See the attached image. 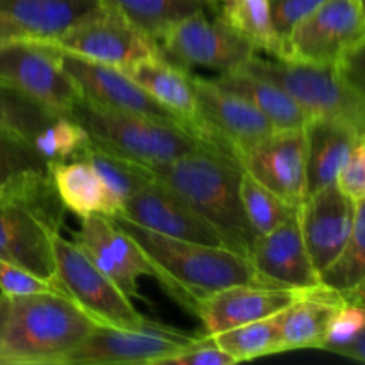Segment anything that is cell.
Segmentation results:
<instances>
[{"mask_svg":"<svg viewBox=\"0 0 365 365\" xmlns=\"http://www.w3.org/2000/svg\"><path fill=\"white\" fill-rule=\"evenodd\" d=\"M269 2L274 29L284 43V39L294 31L296 25L302 24L327 0H269Z\"/></svg>","mask_w":365,"mask_h":365,"instance_id":"cell-37","label":"cell"},{"mask_svg":"<svg viewBox=\"0 0 365 365\" xmlns=\"http://www.w3.org/2000/svg\"><path fill=\"white\" fill-rule=\"evenodd\" d=\"M202 337L152 323L139 330L95 324L91 334L70 356L66 365L168 364Z\"/></svg>","mask_w":365,"mask_h":365,"instance_id":"cell-10","label":"cell"},{"mask_svg":"<svg viewBox=\"0 0 365 365\" xmlns=\"http://www.w3.org/2000/svg\"><path fill=\"white\" fill-rule=\"evenodd\" d=\"M102 7V0H0V13L43 41L59 38Z\"/></svg>","mask_w":365,"mask_h":365,"instance_id":"cell-26","label":"cell"},{"mask_svg":"<svg viewBox=\"0 0 365 365\" xmlns=\"http://www.w3.org/2000/svg\"><path fill=\"white\" fill-rule=\"evenodd\" d=\"M365 280V196L355 200L353 228L337 259L319 273L321 284L349 294Z\"/></svg>","mask_w":365,"mask_h":365,"instance_id":"cell-31","label":"cell"},{"mask_svg":"<svg viewBox=\"0 0 365 365\" xmlns=\"http://www.w3.org/2000/svg\"><path fill=\"white\" fill-rule=\"evenodd\" d=\"M248 259L277 287L309 289L321 284L303 241L298 210L271 232L257 235Z\"/></svg>","mask_w":365,"mask_h":365,"instance_id":"cell-20","label":"cell"},{"mask_svg":"<svg viewBox=\"0 0 365 365\" xmlns=\"http://www.w3.org/2000/svg\"><path fill=\"white\" fill-rule=\"evenodd\" d=\"M337 66L341 73L365 96V39L353 46Z\"/></svg>","mask_w":365,"mask_h":365,"instance_id":"cell-40","label":"cell"},{"mask_svg":"<svg viewBox=\"0 0 365 365\" xmlns=\"http://www.w3.org/2000/svg\"><path fill=\"white\" fill-rule=\"evenodd\" d=\"M214 81L253 103L278 130L305 128L312 120L310 114L285 89L245 68L225 71L214 77Z\"/></svg>","mask_w":365,"mask_h":365,"instance_id":"cell-27","label":"cell"},{"mask_svg":"<svg viewBox=\"0 0 365 365\" xmlns=\"http://www.w3.org/2000/svg\"><path fill=\"white\" fill-rule=\"evenodd\" d=\"M298 216L310 260L317 273H323L351 234L355 200L342 192L335 182L307 196L298 207Z\"/></svg>","mask_w":365,"mask_h":365,"instance_id":"cell-19","label":"cell"},{"mask_svg":"<svg viewBox=\"0 0 365 365\" xmlns=\"http://www.w3.org/2000/svg\"><path fill=\"white\" fill-rule=\"evenodd\" d=\"M53 280L57 287L73 299L96 324L139 330L150 323L134 309L130 298L125 296L73 241H66L61 234L53 235Z\"/></svg>","mask_w":365,"mask_h":365,"instance_id":"cell-6","label":"cell"},{"mask_svg":"<svg viewBox=\"0 0 365 365\" xmlns=\"http://www.w3.org/2000/svg\"><path fill=\"white\" fill-rule=\"evenodd\" d=\"M61 63L82 98L109 109L128 110L180 123L121 68L86 59L64 50H61Z\"/></svg>","mask_w":365,"mask_h":365,"instance_id":"cell-17","label":"cell"},{"mask_svg":"<svg viewBox=\"0 0 365 365\" xmlns=\"http://www.w3.org/2000/svg\"><path fill=\"white\" fill-rule=\"evenodd\" d=\"M344 298H346V302H351V303H356V305L365 307V280L359 285V287L353 289L349 294H346Z\"/></svg>","mask_w":365,"mask_h":365,"instance_id":"cell-44","label":"cell"},{"mask_svg":"<svg viewBox=\"0 0 365 365\" xmlns=\"http://www.w3.org/2000/svg\"><path fill=\"white\" fill-rule=\"evenodd\" d=\"M88 145V132L70 116L57 118L32 143L36 152L48 163L77 159Z\"/></svg>","mask_w":365,"mask_h":365,"instance_id":"cell-34","label":"cell"},{"mask_svg":"<svg viewBox=\"0 0 365 365\" xmlns=\"http://www.w3.org/2000/svg\"><path fill=\"white\" fill-rule=\"evenodd\" d=\"M48 43L64 52L121 70L148 57L160 56L155 39L106 6Z\"/></svg>","mask_w":365,"mask_h":365,"instance_id":"cell-11","label":"cell"},{"mask_svg":"<svg viewBox=\"0 0 365 365\" xmlns=\"http://www.w3.org/2000/svg\"><path fill=\"white\" fill-rule=\"evenodd\" d=\"M70 118L88 132L93 145L143 168L166 164L207 145L180 123L109 109L82 96L71 106Z\"/></svg>","mask_w":365,"mask_h":365,"instance_id":"cell-4","label":"cell"},{"mask_svg":"<svg viewBox=\"0 0 365 365\" xmlns=\"http://www.w3.org/2000/svg\"><path fill=\"white\" fill-rule=\"evenodd\" d=\"M205 2H207V4H209V6H210V7H216V6H217V4H220V2H221V0H205Z\"/></svg>","mask_w":365,"mask_h":365,"instance_id":"cell-45","label":"cell"},{"mask_svg":"<svg viewBox=\"0 0 365 365\" xmlns=\"http://www.w3.org/2000/svg\"><path fill=\"white\" fill-rule=\"evenodd\" d=\"M95 324L63 291L11 298L0 365H66Z\"/></svg>","mask_w":365,"mask_h":365,"instance_id":"cell-3","label":"cell"},{"mask_svg":"<svg viewBox=\"0 0 365 365\" xmlns=\"http://www.w3.org/2000/svg\"><path fill=\"white\" fill-rule=\"evenodd\" d=\"M125 71L155 102H159L164 109L170 110L196 138H200L214 148L221 150L214 143L212 135H210L209 128H207L205 121L202 120V114L198 110L191 71L171 63L163 56H153L139 61V63L128 66Z\"/></svg>","mask_w":365,"mask_h":365,"instance_id":"cell-22","label":"cell"},{"mask_svg":"<svg viewBox=\"0 0 365 365\" xmlns=\"http://www.w3.org/2000/svg\"><path fill=\"white\" fill-rule=\"evenodd\" d=\"M0 198L20 200L63 227L64 209L50 177V163L25 139L0 128Z\"/></svg>","mask_w":365,"mask_h":365,"instance_id":"cell-16","label":"cell"},{"mask_svg":"<svg viewBox=\"0 0 365 365\" xmlns=\"http://www.w3.org/2000/svg\"><path fill=\"white\" fill-rule=\"evenodd\" d=\"M299 289L232 285L221 289L196 305L195 316L205 327L207 335L266 319L287 309Z\"/></svg>","mask_w":365,"mask_h":365,"instance_id":"cell-21","label":"cell"},{"mask_svg":"<svg viewBox=\"0 0 365 365\" xmlns=\"http://www.w3.org/2000/svg\"><path fill=\"white\" fill-rule=\"evenodd\" d=\"M21 38H32V36L25 29H21L16 21L11 20L7 14L0 13V43L13 41V39Z\"/></svg>","mask_w":365,"mask_h":365,"instance_id":"cell-42","label":"cell"},{"mask_svg":"<svg viewBox=\"0 0 365 365\" xmlns=\"http://www.w3.org/2000/svg\"><path fill=\"white\" fill-rule=\"evenodd\" d=\"M235 160L257 182L299 207L309 196L305 128H282L235 153Z\"/></svg>","mask_w":365,"mask_h":365,"instance_id":"cell-12","label":"cell"},{"mask_svg":"<svg viewBox=\"0 0 365 365\" xmlns=\"http://www.w3.org/2000/svg\"><path fill=\"white\" fill-rule=\"evenodd\" d=\"M216 16L255 50L280 56L282 39L273 24L269 0H221Z\"/></svg>","mask_w":365,"mask_h":365,"instance_id":"cell-28","label":"cell"},{"mask_svg":"<svg viewBox=\"0 0 365 365\" xmlns=\"http://www.w3.org/2000/svg\"><path fill=\"white\" fill-rule=\"evenodd\" d=\"M46 291H61L56 280H46L29 269L0 259V292L9 298L38 294Z\"/></svg>","mask_w":365,"mask_h":365,"instance_id":"cell-35","label":"cell"},{"mask_svg":"<svg viewBox=\"0 0 365 365\" xmlns=\"http://www.w3.org/2000/svg\"><path fill=\"white\" fill-rule=\"evenodd\" d=\"M364 328L365 307L346 302L331 317L327 342H324L323 349L324 351H330V349L337 348V346L348 344V342H351L353 339H356L362 334Z\"/></svg>","mask_w":365,"mask_h":365,"instance_id":"cell-36","label":"cell"},{"mask_svg":"<svg viewBox=\"0 0 365 365\" xmlns=\"http://www.w3.org/2000/svg\"><path fill=\"white\" fill-rule=\"evenodd\" d=\"M73 242L130 299L138 296L139 278H157V271L148 255L118 227L113 217L103 214L82 217Z\"/></svg>","mask_w":365,"mask_h":365,"instance_id":"cell-13","label":"cell"},{"mask_svg":"<svg viewBox=\"0 0 365 365\" xmlns=\"http://www.w3.org/2000/svg\"><path fill=\"white\" fill-rule=\"evenodd\" d=\"M102 4L153 39L173 21L209 7L205 0H102Z\"/></svg>","mask_w":365,"mask_h":365,"instance_id":"cell-30","label":"cell"},{"mask_svg":"<svg viewBox=\"0 0 365 365\" xmlns=\"http://www.w3.org/2000/svg\"><path fill=\"white\" fill-rule=\"evenodd\" d=\"M64 114L0 84V128L32 145L38 134Z\"/></svg>","mask_w":365,"mask_h":365,"instance_id":"cell-32","label":"cell"},{"mask_svg":"<svg viewBox=\"0 0 365 365\" xmlns=\"http://www.w3.org/2000/svg\"><path fill=\"white\" fill-rule=\"evenodd\" d=\"M191 81L198 110L214 143L234 159L239 150L277 130L253 103L220 86L214 78L191 73Z\"/></svg>","mask_w":365,"mask_h":365,"instance_id":"cell-15","label":"cell"},{"mask_svg":"<svg viewBox=\"0 0 365 365\" xmlns=\"http://www.w3.org/2000/svg\"><path fill=\"white\" fill-rule=\"evenodd\" d=\"M143 171L182 196L216 228L228 250L250 257L257 235L242 209L239 195L242 168L234 157L202 145L166 164L143 168Z\"/></svg>","mask_w":365,"mask_h":365,"instance_id":"cell-2","label":"cell"},{"mask_svg":"<svg viewBox=\"0 0 365 365\" xmlns=\"http://www.w3.org/2000/svg\"><path fill=\"white\" fill-rule=\"evenodd\" d=\"M113 220L152 260L157 282L192 314L202 299L232 285L277 287L255 269L248 257L227 246L168 237L123 217Z\"/></svg>","mask_w":365,"mask_h":365,"instance_id":"cell-1","label":"cell"},{"mask_svg":"<svg viewBox=\"0 0 365 365\" xmlns=\"http://www.w3.org/2000/svg\"><path fill=\"white\" fill-rule=\"evenodd\" d=\"M212 339L235 362L285 353L280 330V312L266 319L220 331L212 335Z\"/></svg>","mask_w":365,"mask_h":365,"instance_id":"cell-29","label":"cell"},{"mask_svg":"<svg viewBox=\"0 0 365 365\" xmlns=\"http://www.w3.org/2000/svg\"><path fill=\"white\" fill-rule=\"evenodd\" d=\"M346 303L335 289L317 284L299 289L294 302L280 312V330L285 351L323 349L334 314Z\"/></svg>","mask_w":365,"mask_h":365,"instance_id":"cell-23","label":"cell"},{"mask_svg":"<svg viewBox=\"0 0 365 365\" xmlns=\"http://www.w3.org/2000/svg\"><path fill=\"white\" fill-rule=\"evenodd\" d=\"M50 177L64 209L81 220L89 214H103L109 217L120 214L121 203L84 157L50 163Z\"/></svg>","mask_w":365,"mask_h":365,"instance_id":"cell-24","label":"cell"},{"mask_svg":"<svg viewBox=\"0 0 365 365\" xmlns=\"http://www.w3.org/2000/svg\"><path fill=\"white\" fill-rule=\"evenodd\" d=\"M0 84L64 116L81 98L61 63V50L38 38L0 43Z\"/></svg>","mask_w":365,"mask_h":365,"instance_id":"cell-7","label":"cell"},{"mask_svg":"<svg viewBox=\"0 0 365 365\" xmlns=\"http://www.w3.org/2000/svg\"><path fill=\"white\" fill-rule=\"evenodd\" d=\"M168 364L177 365H232L237 364L225 349H221L212 339V335H203L191 348L178 353Z\"/></svg>","mask_w":365,"mask_h":365,"instance_id":"cell-38","label":"cell"},{"mask_svg":"<svg viewBox=\"0 0 365 365\" xmlns=\"http://www.w3.org/2000/svg\"><path fill=\"white\" fill-rule=\"evenodd\" d=\"M168 237L225 246L216 228L207 223L182 196L153 178H146L123 202L118 216Z\"/></svg>","mask_w":365,"mask_h":365,"instance_id":"cell-14","label":"cell"},{"mask_svg":"<svg viewBox=\"0 0 365 365\" xmlns=\"http://www.w3.org/2000/svg\"><path fill=\"white\" fill-rule=\"evenodd\" d=\"M11 312V298L4 292H0V335H2L4 328H6L7 317Z\"/></svg>","mask_w":365,"mask_h":365,"instance_id":"cell-43","label":"cell"},{"mask_svg":"<svg viewBox=\"0 0 365 365\" xmlns=\"http://www.w3.org/2000/svg\"><path fill=\"white\" fill-rule=\"evenodd\" d=\"M241 68L285 89L310 118L335 121L365 135V96L337 64L266 59L255 53Z\"/></svg>","mask_w":365,"mask_h":365,"instance_id":"cell-5","label":"cell"},{"mask_svg":"<svg viewBox=\"0 0 365 365\" xmlns=\"http://www.w3.org/2000/svg\"><path fill=\"white\" fill-rule=\"evenodd\" d=\"M365 39V11L360 0H327L282 43L274 59L339 64Z\"/></svg>","mask_w":365,"mask_h":365,"instance_id":"cell-9","label":"cell"},{"mask_svg":"<svg viewBox=\"0 0 365 365\" xmlns=\"http://www.w3.org/2000/svg\"><path fill=\"white\" fill-rule=\"evenodd\" d=\"M359 138L349 127L335 121L312 118L305 127L307 139V185L309 195L337 182Z\"/></svg>","mask_w":365,"mask_h":365,"instance_id":"cell-25","label":"cell"},{"mask_svg":"<svg viewBox=\"0 0 365 365\" xmlns=\"http://www.w3.org/2000/svg\"><path fill=\"white\" fill-rule=\"evenodd\" d=\"M337 185L342 192H346L353 200L365 196V155L360 138L339 173Z\"/></svg>","mask_w":365,"mask_h":365,"instance_id":"cell-39","label":"cell"},{"mask_svg":"<svg viewBox=\"0 0 365 365\" xmlns=\"http://www.w3.org/2000/svg\"><path fill=\"white\" fill-rule=\"evenodd\" d=\"M330 353L346 356V359L359 360V362H365V328L359 337L353 339V341L348 342V344H342V346H337V348L330 349Z\"/></svg>","mask_w":365,"mask_h":365,"instance_id":"cell-41","label":"cell"},{"mask_svg":"<svg viewBox=\"0 0 365 365\" xmlns=\"http://www.w3.org/2000/svg\"><path fill=\"white\" fill-rule=\"evenodd\" d=\"M160 56L178 66L209 68L220 73L241 68L257 50L220 18L200 9L168 25L155 38Z\"/></svg>","mask_w":365,"mask_h":365,"instance_id":"cell-8","label":"cell"},{"mask_svg":"<svg viewBox=\"0 0 365 365\" xmlns=\"http://www.w3.org/2000/svg\"><path fill=\"white\" fill-rule=\"evenodd\" d=\"M239 195H241L246 220H248L255 235L267 234L298 210V207L289 205L285 200H282L280 196L269 191L266 185L257 182L245 170H242Z\"/></svg>","mask_w":365,"mask_h":365,"instance_id":"cell-33","label":"cell"},{"mask_svg":"<svg viewBox=\"0 0 365 365\" xmlns=\"http://www.w3.org/2000/svg\"><path fill=\"white\" fill-rule=\"evenodd\" d=\"M61 228L20 200L0 198V259L53 280V235Z\"/></svg>","mask_w":365,"mask_h":365,"instance_id":"cell-18","label":"cell"},{"mask_svg":"<svg viewBox=\"0 0 365 365\" xmlns=\"http://www.w3.org/2000/svg\"><path fill=\"white\" fill-rule=\"evenodd\" d=\"M360 4H362V7H364V11H365V0H360Z\"/></svg>","mask_w":365,"mask_h":365,"instance_id":"cell-47","label":"cell"},{"mask_svg":"<svg viewBox=\"0 0 365 365\" xmlns=\"http://www.w3.org/2000/svg\"><path fill=\"white\" fill-rule=\"evenodd\" d=\"M360 141H362V146H364V155H365V135H362V138H360Z\"/></svg>","mask_w":365,"mask_h":365,"instance_id":"cell-46","label":"cell"}]
</instances>
